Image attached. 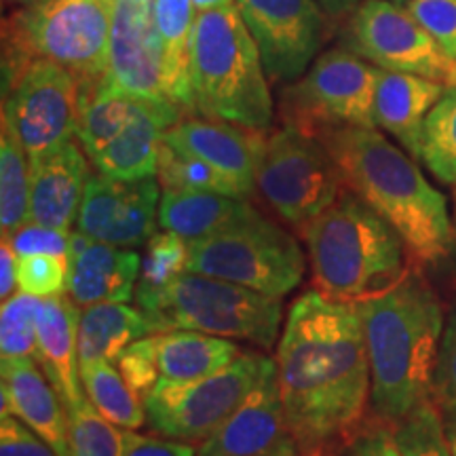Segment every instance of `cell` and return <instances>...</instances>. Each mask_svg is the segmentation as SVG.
I'll return each mask as SVG.
<instances>
[{
  "instance_id": "cell-1",
  "label": "cell",
  "mask_w": 456,
  "mask_h": 456,
  "mask_svg": "<svg viewBox=\"0 0 456 456\" xmlns=\"http://www.w3.org/2000/svg\"><path fill=\"white\" fill-rule=\"evenodd\" d=\"M285 420L300 456H342L366 429L372 374L363 319L353 302L302 294L277 349Z\"/></svg>"
},
{
  "instance_id": "cell-2",
  "label": "cell",
  "mask_w": 456,
  "mask_h": 456,
  "mask_svg": "<svg viewBox=\"0 0 456 456\" xmlns=\"http://www.w3.org/2000/svg\"><path fill=\"white\" fill-rule=\"evenodd\" d=\"M319 140L338 165L345 188L395 228L410 258L420 265L448 258L454 245L448 201L406 151L376 127H340Z\"/></svg>"
},
{
  "instance_id": "cell-3",
  "label": "cell",
  "mask_w": 456,
  "mask_h": 456,
  "mask_svg": "<svg viewBox=\"0 0 456 456\" xmlns=\"http://www.w3.org/2000/svg\"><path fill=\"white\" fill-rule=\"evenodd\" d=\"M357 306L372 374L370 410L376 420L397 427L431 399L446 326L442 302L423 277L410 271L389 292Z\"/></svg>"
},
{
  "instance_id": "cell-4",
  "label": "cell",
  "mask_w": 456,
  "mask_h": 456,
  "mask_svg": "<svg viewBox=\"0 0 456 456\" xmlns=\"http://www.w3.org/2000/svg\"><path fill=\"white\" fill-rule=\"evenodd\" d=\"M313 285L338 302L372 300L410 273L408 248L389 222L349 188L300 231Z\"/></svg>"
},
{
  "instance_id": "cell-5",
  "label": "cell",
  "mask_w": 456,
  "mask_h": 456,
  "mask_svg": "<svg viewBox=\"0 0 456 456\" xmlns=\"http://www.w3.org/2000/svg\"><path fill=\"white\" fill-rule=\"evenodd\" d=\"M191 81L201 117L269 129L275 104L254 37L237 4L197 13Z\"/></svg>"
},
{
  "instance_id": "cell-6",
  "label": "cell",
  "mask_w": 456,
  "mask_h": 456,
  "mask_svg": "<svg viewBox=\"0 0 456 456\" xmlns=\"http://www.w3.org/2000/svg\"><path fill=\"white\" fill-rule=\"evenodd\" d=\"M114 0H41L21 7L3 28V85L34 60L70 70L81 89L106 78Z\"/></svg>"
},
{
  "instance_id": "cell-7",
  "label": "cell",
  "mask_w": 456,
  "mask_h": 456,
  "mask_svg": "<svg viewBox=\"0 0 456 456\" xmlns=\"http://www.w3.org/2000/svg\"><path fill=\"white\" fill-rule=\"evenodd\" d=\"M135 302L155 332L195 330L269 351L281 330V298L201 273H182L163 289Z\"/></svg>"
},
{
  "instance_id": "cell-8",
  "label": "cell",
  "mask_w": 456,
  "mask_h": 456,
  "mask_svg": "<svg viewBox=\"0 0 456 456\" xmlns=\"http://www.w3.org/2000/svg\"><path fill=\"white\" fill-rule=\"evenodd\" d=\"M188 245L186 273L220 277L277 298L294 292L306 271L296 237L260 212Z\"/></svg>"
},
{
  "instance_id": "cell-9",
  "label": "cell",
  "mask_w": 456,
  "mask_h": 456,
  "mask_svg": "<svg viewBox=\"0 0 456 456\" xmlns=\"http://www.w3.org/2000/svg\"><path fill=\"white\" fill-rule=\"evenodd\" d=\"M379 74L380 68L346 47L326 51L298 81L283 87L279 98L283 125L315 138L340 127H376Z\"/></svg>"
},
{
  "instance_id": "cell-10",
  "label": "cell",
  "mask_w": 456,
  "mask_h": 456,
  "mask_svg": "<svg viewBox=\"0 0 456 456\" xmlns=\"http://www.w3.org/2000/svg\"><path fill=\"white\" fill-rule=\"evenodd\" d=\"M256 191L279 218L300 232L340 197L345 184L322 140L283 125L266 135Z\"/></svg>"
},
{
  "instance_id": "cell-11",
  "label": "cell",
  "mask_w": 456,
  "mask_h": 456,
  "mask_svg": "<svg viewBox=\"0 0 456 456\" xmlns=\"http://www.w3.org/2000/svg\"><path fill=\"white\" fill-rule=\"evenodd\" d=\"M266 362L258 351H243L231 366L205 379H161L144 397L146 425L169 440L205 442L258 383Z\"/></svg>"
},
{
  "instance_id": "cell-12",
  "label": "cell",
  "mask_w": 456,
  "mask_h": 456,
  "mask_svg": "<svg viewBox=\"0 0 456 456\" xmlns=\"http://www.w3.org/2000/svg\"><path fill=\"white\" fill-rule=\"evenodd\" d=\"M81 108V83L55 61L34 60L3 85V123L30 161L74 140Z\"/></svg>"
},
{
  "instance_id": "cell-13",
  "label": "cell",
  "mask_w": 456,
  "mask_h": 456,
  "mask_svg": "<svg viewBox=\"0 0 456 456\" xmlns=\"http://www.w3.org/2000/svg\"><path fill=\"white\" fill-rule=\"evenodd\" d=\"M340 41L342 47L383 70L419 74L446 87L452 77L454 60L406 7L393 0H363L351 13Z\"/></svg>"
},
{
  "instance_id": "cell-14",
  "label": "cell",
  "mask_w": 456,
  "mask_h": 456,
  "mask_svg": "<svg viewBox=\"0 0 456 456\" xmlns=\"http://www.w3.org/2000/svg\"><path fill=\"white\" fill-rule=\"evenodd\" d=\"M271 83H294L319 57L328 15L317 0H235Z\"/></svg>"
},
{
  "instance_id": "cell-15",
  "label": "cell",
  "mask_w": 456,
  "mask_h": 456,
  "mask_svg": "<svg viewBox=\"0 0 456 456\" xmlns=\"http://www.w3.org/2000/svg\"><path fill=\"white\" fill-rule=\"evenodd\" d=\"M161 195L157 178L127 182L91 174L77 231L117 248H140L157 232Z\"/></svg>"
},
{
  "instance_id": "cell-16",
  "label": "cell",
  "mask_w": 456,
  "mask_h": 456,
  "mask_svg": "<svg viewBox=\"0 0 456 456\" xmlns=\"http://www.w3.org/2000/svg\"><path fill=\"white\" fill-rule=\"evenodd\" d=\"M292 448L296 444L285 420L277 362L269 359L258 383L241 403L208 440L199 444L197 456H269Z\"/></svg>"
},
{
  "instance_id": "cell-17",
  "label": "cell",
  "mask_w": 456,
  "mask_h": 456,
  "mask_svg": "<svg viewBox=\"0 0 456 456\" xmlns=\"http://www.w3.org/2000/svg\"><path fill=\"white\" fill-rule=\"evenodd\" d=\"M265 129L243 127L220 118L184 117L163 134L174 151L199 159L231 180L245 199L256 191V174L266 142Z\"/></svg>"
},
{
  "instance_id": "cell-18",
  "label": "cell",
  "mask_w": 456,
  "mask_h": 456,
  "mask_svg": "<svg viewBox=\"0 0 456 456\" xmlns=\"http://www.w3.org/2000/svg\"><path fill=\"white\" fill-rule=\"evenodd\" d=\"M106 81L125 94L171 104L152 4L114 0Z\"/></svg>"
},
{
  "instance_id": "cell-19",
  "label": "cell",
  "mask_w": 456,
  "mask_h": 456,
  "mask_svg": "<svg viewBox=\"0 0 456 456\" xmlns=\"http://www.w3.org/2000/svg\"><path fill=\"white\" fill-rule=\"evenodd\" d=\"M68 296L77 306L129 302L138 288L142 258L131 248L95 241L83 232L70 235Z\"/></svg>"
},
{
  "instance_id": "cell-20",
  "label": "cell",
  "mask_w": 456,
  "mask_h": 456,
  "mask_svg": "<svg viewBox=\"0 0 456 456\" xmlns=\"http://www.w3.org/2000/svg\"><path fill=\"white\" fill-rule=\"evenodd\" d=\"M30 220L41 226L70 232L91 178L89 157L70 140L30 161Z\"/></svg>"
},
{
  "instance_id": "cell-21",
  "label": "cell",
  "mask_w": 456,
  "mask_h": 456,
  "mask_svg": "<svg viewBox=\"0 0 456 456\" xmlns=\"http://www.w3.org/2000/svg\"><path fill=\"white\" fill-rule=\"evenodd\" d=\"M180 118H184L180 108L144 98L127 127L89 161L106 178L127 182L157 178L163 134Z\"/></svg>"
},
{
  "instance_id": "cell-22",
  "label": "cell",
  "mask_w": 456,
  "mask_h": 456,
  "mask_svg": "<svg viewBox=\"0 0 456 456\" xmlns=\"http://www.w3.org/2000/svg\"><path fill=\"white\" fill-rule=\"evenodd\" d=\"M3 387L9 393L11 416L30 427L60 456H72L66 406L37 359H4Z\"/></svg>"
},
{
  "instance_id": "cell-23",
  "label": "cell",
  "mask_w": 456,
  "mask_h": 456,
  "mask_svg": "<svg viewBox=\"0 0 456 456\" xmlns=\"http://www.w3.org/2000/svg\"><path fill=\"white\" fill-rule=\"evenodd\" d=\"M446 85L380 68L374 95V123L393 135L410 157L419 159L423 125L431 108L440 102Z\"/></svg>"
},
{
  "instance_id": "cell-24",
  "label": "cell",
  "mask_w": 456,
  "mask_h": 456,
  "mask_svg": "<svg viewBox=\"0 0 456 456\" xmlns=\"http://www.w3.org/2000/svg\"><path fill=\"white\" fill-rule=\"evenodd\" d=\"M78 317L81 313L68 294L43 300L38 311V366L53 385L64 406L87 397L78 362Z\"/></svg>"
},
{
  "instance_id": "cell-25",
  "label": "cell",
  "mask_w": 456,
  "mask_h": 456,
  "mask_svg": "<svg viewBox=\"0 0 456 456\" xmlns=\"http://www.w3.org/2000/svg\"><path fill=\"white\" fill-rule=\"evenodd\" d=\"M256 214L258 209L241 197L163 188L161 203H159V226L188 243H195Z\"/></svg>"
},
{
  "instance_id": "cell-26",
  "label": "cell",
  "mask_w": 456,
  "mask_h": 456,
  "mask_svg": "<svg viewBox=\"0 0 456 456\" xmlns=\"http://www.w3.org/2000/svg\"><path fill=\"white\" fill-rule=\"evenodd\" d=\"M167 98L184 117L199 114L191 81V43L197 9L192 0H152Z\"/></svg>"
},
{
  "instance_id": "cell-27",
  "label": "cell",
  "mask_w": 456,
  "mask_h": 456,
  "mask_svg": "<svg viewBox=\"0 0 456 456\" xmlns=\"http://www.w3.org/2000/svg\"><path fill=\"white\" fill-rule=\"evenodd\" d=\"M157 334L144 311L127 302H104L81 311L78 317V362L81 366L108 362L117 366L118 359L135 340Z\"/></svg>"
},
{
  "instance_id": "cell-28",
  "label": "cell",
  "mask_w": 456,
  "mask_h": 456,
  "mask_svg": "<svg viewBox=\"0 0 456 456\" xmlns=\"http://www.w3.org/2000/svg\"><path fill=\"white\" fill-rule=\"evenodd\" d=\"M243 349L231 338L195 330L159 332V372L167 380H197L220 372L241 355Z\"/></svg>"
},
{
  "instance_id": "cell-29",
  "label": "cell",
  "mask_w": 456,
  "mask_h": 456,
  "mask_svg": "<svg viewBox=\"0 0 456 456\" xmlns=\"http://www.w3.org/2000/svg\"><path fill=\"white\" fill-rule=\"evenodd\" d=\"M142 100L144 98L117 89L106 78L94 89H83L77 140L85 155L94 159L102 148L110 144L135 117Z\"/></svg>"
},
{
  "instance_id": "cell-30",
  "label": "cell",
  "mask_w": 456,
  "mask_h": 456,
  "mask_svg": "<svg viewBox=\"0 0 456 456\" xmlns=\"http://www.w3.org/2000/svg\"><path fill=\"white\" fill-rule=\"evenodd\" d=\"M81 380L89 402L110 423L125 431H138L140 427H144V399L135 395L114 363H85L81 366Z\"/></svg>"
},
{
  "instance_id": "cell-31",
  "label": "cell",
  "mask_w": 456,
  "mask_h": 456,
  "mask_svg": "<svg viewBox=\"0 0 456 456\" xmlns=\"http://www.w3.org/2000/svg\"><path fill=\"white\" fill-rule=\"evenodd\" d=\"M30 157L7 125L0 131V226L13 235L30 220Z\"/></svg>"
},
{
  "instance_id": "cell-32",
  "label": "cell",
  "mask_w": 456,
  "mask_h": 456,
  "mask_svg": "<svg viewBox=\"0 0 456 456\" xmlns=\"http://www.w3.org/2000/svg\"><path fill=\"white\" fill-rule=\"evenodd\" d=\"M419 161L442 184H456V87H446L440 102L427 114Z\"/></svg>"
},
{
  "instance_id": "cell-33",
  "label": "cell",
  "mask_w": 456,
  "mask_h": 456,
  "mask_svg": "<svg viewBox=\"0 0 456 456\" xmlns=\"http://www.w3.org/2000/svg\"><path fill=\"white\" fill-rule=\"evenodd\" d=\"M66 414L72 456H123L125 431L102 416L89 397L66 406Z\"/></svg>"
},
{
  "instance_id": "cell-34",
  "label": "cell",
  "mask_w": 456,
  "mask_h": 456,
  "mask_svg": "<svg viewBox=\"0 0 456 456\" xmlns=\"http://www.w3.org/2000/svg\"><path fill=\"white\" fill-rule=\"evenodd\" d=\"M45 298L17 292L0 311V355L4 359L38 357V311Z\"/></svg>"
},
{
  "instance_id": "cell-35",
  "label": "cell",
  "mask_w": 456,
  "mask_h": 456,
  "mask_svg": "<svg viewBox=\"0 0 456 456\" xmlns=\"http://www.w3.org/2000/svg\"><path fill=\"white\" fill-rule=\"evenodd\" d=\"M157 180L161 188H171V191L218 192V195L245 199L239 192V188L214 167L199 161V159L182 155L165 142H161V148H159Z\"/></svg>"
},
{
  "instance_id": "cell-36",
  "label": "cell",
  "mask_w": 456,
  "mask_h": 456,
  "mask_svg": "<svg viewBox=\"0 0 456 456\" xmlns=\"http://www.w3.org/2000/svg\"><path fill=\"white\" fill-rule=\"evenodd\" d=\"M188 249H191L188 241L169 231H157L155 235L148 239L144 245V258H142L135 298L159 292L165 285L174 281L175 277H180L182 273H186Z\"/></svg>"
},
{
  "instance_id": "cell-37",
  "label": "cell",
  "mask_w": 456,
  "mask_h": 456,
  "mask_svg": "<svg viewBox=\"0 0 456 456\" xmlns=\"http://www.w3.org/2000/svg\"><path fill=\"white\" fill-rule=\"evenodd\" d=\"M395 429V440L403 456H452L440 408L429 402L420 403Z\"/></svg>"
},
{
  "instance_id": "cell-38",
  "label": "cell",
  "mask_w": 456,
  "mask_h": 456,
  "mask_svg": "<svg viewBox=\"0 0 456 456\" xmlns=\"http://www.w3.org/2000/svg\"><path fill=\"white\" fill-rule=\"evenodd\" d=\"M68 271H70L68 256H24V258H17V288L38 298L66 294Z\"/></svg>"
},
{
  "instance_id": "cell-39",
  "label": "cell",
  "mask_w": 456,
  "mask_h": 456,
  "mask_svg": "<svg viewBox=\"0 0 456 456\" xmlns=\"http://www.w3.org/2000/svg\"><path fill=\"white\" fill-rule=\"evenodd\" d=\"M431 399L444 419H456V306L450 311L444 326Z\"/></svg>"
},
{
  "instance_id": "cell-40",
  "label": "cell",
  "mask_w": 456,
  "mask_h": 456,
  "mask_svg": "<svg viewBox=\"0 0 456 456\" xmlns=\"http://www.w3.org/2000/svg\"><path fill=\"white\" fill-rule=\"evenodd\" d=\"M159 332L148 334L144 338L135 340L127 351L118 359L117 368L127 380V385L134 389L135 395L144 399L148 393L152 391L159 380H161V372H159Z\"/></svg>"
},
{
  "instance_id": "cell-41",
  "label": "cell",
  "mask_w": 456,
  "mask_h": 456,
  "mask_svg": "<svg viewBox=\"0 0 456 456\" xmlns=\"http://www.w3.org/2000/svg\"><path fill=\"white\" fill-rule=\"evenodd\" d=\"M403 7L456 61V0H408Z\"/></svg>"
},
{
  "instance_id": "cell-42",
  "label": "cell",
  "mask_w": 456,
  "mask_h": 456,
  "mask_svg": "<svg viewBox=\"0 0 456 456\" xmlns=\"http://www.w3.org/2000/svg\"><path fill=\"white\" fill-rule=\"evenodd\" d=\"M7 239L11 248L15 249L17 258L34 254L68 256V249H70V232L41 226L37 222H26L24 226L17 228L13 235H9Z\"/></svg>"
},
{
  "instance_id": "cell-43",
  "label": "cell",
  "mask_w": 456,
  "mask_h": 456,
  "mask_svg": "<svg viewBox=\"0 0 456 456\" xmlns=\"http://www.w3.org/2000/svg\"><path fill=\"white\" fill-rule=\"evenodd\" d=\"M0 456H60L17 416L0 419Z\"/></svg>"
},
{
  "instance_id": "cell-44",
  "label": "cell",
  "mask_w": 456,
  "mask_h": 456,
  "mask_svg": "<svg viewBox=\"0 0 456 456\" xmlns=\"http://www.w3.org/2000/svg\"><path fill=\"white\" fill-rule=\"evenodd\" d=\"M342 456H403L395 440V429L389 425L374 420L366 425L359 436L349 444Z\"/></svg>"
},
{
  "instance_id": "cell-45",
  "label": "cell",
  "mask_w": 456,
  "mask_h": 456,
  "mask_svg": "<svg viewBox=\"0 0 456 456\" xmlns=\"http://www.w3.org/2000/svg\"><path fill=\"white\" fill-rule=\"evenodd\" d=\"M123 456H197V448L192 444L169 440V437L125 431Z\"/></svg>"
},
{
  "instance_id": "cell-46",
  "label": "cell",
  "mask_w": 456,
  "mask_h": 456,
  "mask_svg": "<svg viewBox=\"0 0 456 456\" xmlns=\"http://www.w3.org/2000/svg\"><path fill=\"white\" fill-rule=\"evenodd\" d=\"M17 288V254L11 248L9 239L3 237V245H0V296L7 300L13 296V289Z\"/></svg>"
},
{
  "instance_id": "cell-47",
  "label": "cell",
  "mask_w": 456,
  "mask_h": 456,
  "mask_svg": "<svg viewBox=\"0 0 456 456\" xmlns=\"http://www.w3.org/2000/svg\"><path fill=\"white\" fill-rule=\"evenodd\" d=\"M322 4V9L326 11L328 17L332 20H342V17H351L353 11H355L363 0H317Z\"/></svg>"
},
{
  "instance_id": "cell-48",
  "label": "cell",
  "mask_w": 456,
  "mask_h": 456,
  "mask_svg": "<svg viewBox=\"0 0 456 456\" xmlns=\"http://www.w3.org/2000/svg\"><path fill=\"white\" fill-rule=\"evenodd\" d=\"M192 3H195L197 13H201V11L220 9V7H228V4H235V0H192Z\"/></svg>"
},
{
  "instance_id": "cell-49",
  "label": "cell",
  "mask_w": 456,
  "mask_h": 456,
  "mask_svg": "<svg viewBox=\"0 0 456 456\" xmlns=\"http://www.w3.org/2000/svg\"><path fill=\"white\" fill-rule=\"evenodd\" d=\"M444 427H446L450 452H452V456H456V419H444Z\"/></svg>"
},
{
  "instance_id": "cell-50",
  "label": "cell",
  "mask_w": 456,
  "mask_h": 456,
  "mask_svg": "<svg viewBox=\"0 0 456 456\" xmlns=\"http://www.w3.org/2000/svg\"><path fill=\"white\" fill-rule=\"evenodd\" d=\"M7 3L21 4V7H30V4H37V3H41V0H7Z\"/></svg>"
},
{
  "instance_id": "cell-51",
  "label": "cell",
  "mask_w": 456,
  "mask_h": 456,
  "mask_svg": "<svg viewBox=\"0 0 456 456\" xmlns=\"http://www.w3.org/2000/svg\"><path fill=\"white\" fill-rule=\"evenodd\" d=\"M269 456H300L298 450L292 448V450H281V452H275V454H269Z\"/></svg>"
},
{
  "instance_id": "cell-52",
  "label": "cell",
  "mask_w": 456,
  "mask_h": 456,
  "mask_svg": "<svg viewBox=\"0 0 456 456\" xmlns=\"http://www.w3.org/2000/svg\"><path fill=\"white\" fill-rule=\"evenodd\" d=\"M448 87H456V61H454V70H452V77H450V81H448Z\"/></svg>"
},
{
  "instance_id": "cell-53",
  "label": "cell",
  "mask_w": 456,
  "mask_h": 456,
  "mask_svg": "<svg viewBox=\"0 0 456 456\" xmlns=\"http://www.w3.org/2000/svg\"><path fill=\"white\" fill-rule=\"evenodd\" d=\"M127 3H138V4H152V0H127Z\"/></svg>"
},
{
  "instance_id": "cell-54",
  "label": "cell",
  "mask_w": 456,
  "mask_h": 456,
  "mask_svg": "<svg viewBox=\"0 0 456 456\" xmlns=\"http://www.w3.org/2000/svg\"><path fill=\"white\" fill-rule=\"evenodd\" d=\"M452 203H454V224H456V184H454V195H452Z\"/></svg>"
},
{
  "instance_id": "cell-55",
  "label": "cell",
  "mask_w": 456,
  "mask_h": 456,
  "mask_svg": "<svg viewBox=\"0 0 456 456\" xmlns=\"http://www.w3.org/2000/svg\"><path fill=\"white\" fill-rule=\"evenodd\" d=\"M393 3H397V4H406L408 0H393Z\"/></svg>"
}]
</instances>
